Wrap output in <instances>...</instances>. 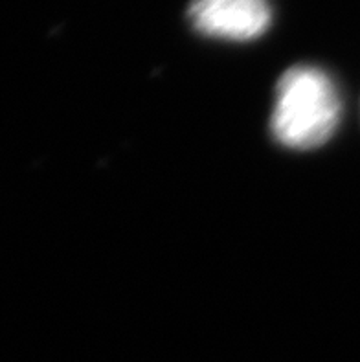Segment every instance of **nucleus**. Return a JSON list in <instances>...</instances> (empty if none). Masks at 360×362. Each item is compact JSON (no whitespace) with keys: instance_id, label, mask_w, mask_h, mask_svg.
<instances>
[{"instance_id":"1","label":"nucleus","mask_w":360,"mask_h":362,"mask_svg":"<svg viewBox=\"0 0 360 362\" xmlns=\"http://www.w3.org/2000/svg\"><path fill=\"white\" fill-rule=\"evenodd\" d=\"M340 115L342 103L333 79L316 66L298 64L276 85L270 131L289 149H315L333 136Z\"/></svg>"},{"instance_id":"2","label":"nucleus","mask_w":360,"mask_h":362,"mask_svg":"<svg viewBox=\"0 0 360 362\" xmlns=\"http://www.w3.org/2000/svg\"><path fill=\"white\" fill-rule=\"evenodd\" d=\"M187 15L202 35L230 41L257 39L272 21L269 0H193Z\"/></svg>"}]
</instances>
